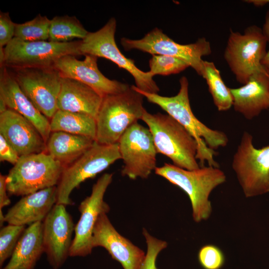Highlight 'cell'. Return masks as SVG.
Wrapping results in <instances>:
<instances>
[{"mask_svg": "<svg viewBox=\"0 0 269 269\" xmlns=\"http://www.w3.org/2000/svg\"><path fill=\"white\" fill-rule=\"evenodd\" d=\"M179 83L178 93L172 97L149 93L139 90L135 86L134 87L149 102L158 105L177 121L195 138L198 147L196 159L199 160L200 167L204 166L206 161L209 166L219 167L214 159L217 153L214 150L226 146L228 142V137L221 131L209 128L195 116L189 102L187 78L181 77Z\"/></svg>", "mask_w": 269, "mask_h": 269, "instance_id": "6da1fadb", "label": "cell"}, {"mask_svg": "<svg viewBox=\"0 0 269 269\" xmlns=\"http://www.w3.org/2000/svg\"><path fill=\"white\" fill-rule=\"evenodd\" d=\"M141 120L148 126L157 153L166 156L181 168L192 170L200 167L196 159L197 142L177 121L167 114L146 111Z\"/></svg>", "mask_w": 269, "mask_h": 269, "instance_id": "7a4b0ae2", "label": "cell"}, {"mask_svg": "<svg viewBox=\"0 0 269 269\" xmlns=\"http://www.w3.org/2000/svg\"><path fill=\"white\" fill-rule=\"evenodd\" d=\"M154 171L187 194L192 206L193 219L197 223L209 218L212 212L209 195L226 179L224 172L219 167L209 165L189 170L165 163L161 167H156Z\"/></svg>", "mask_w": 269, "mask_h": 269, "instance_id": "3957f363", "label": "cell"}, {"mask_svg": "<svg viewBox=\"0 0 269 269\" xmlns=\"http://www.w3.org/2000/svg\"><path fill=\"white\" fill-rule=\"evenodd\" d=\"M143 98L134 85L122 93L104 96L96 118L95 141L106 145L118 143L126 131L141 120L146 111Z\"/></svg>", "mask_w": 269, "mask_h": 269, "instance_id": "277c9868", "label": "cell"}, {"mask_svg": "<svg viewBox=\"0 0 269 269\" xmlns=\"http://www.w3.org/2000/svg\"><path fill=\"white\" fill-rule=\"evenodd\" d=\"M64 168L46 152L20 156L6 175L8 194L24 196L57 186Z\"/></svg>", "mask_w": 269, "mask_h": 269, "instance_id": "5b68a950", "label": "cell"}, {"mask_svg": "<svg viewBox=\"0 0 269 269\" xmlns=\"http://www.w3.org/2000/svg\"><path fill=\"white\" fill-rule=\"evenodd\" d=\"M267 43L262 28L256 25L247 27L243 34L230 29L224 57L238 83L246 84L254 74L265 68L261 62Z\"/></svg>", "mask_w": 269, "mask_h": 269, "instance_id": "8992f818", "label": "cell"}, {"mask_svg": "<svg viewBox=\"0 0 269 269\" xmlns=\"http://www.w3.org/2000/svg\"><path fill=\"white\" fill-rule=\"evenodd\" d=\"M116 26V19L112 17L99 30L89 32L81 40L80 51L82 55H91L111 60L132 75L138 89L157 94L159 88L153 79V76L148 71L144 72L138 68L134 60L125 57L119 50L115 38Z\"/></svg>", "mask_w": 269, "mask_h": 269, "instance_id": "52a82bcc", "label": "cell"}, {"mask_svg": "<svg viewBox=\"0 0 269 269\" xmlns=\"http://www.w3.org/2000/svg\"><path fill=\"white\" fill-rule=\"evenodd\" d=\"M121 159L118 143L101 144L95 140L92 145L74 162L65 167L57 185L56 204H73L72 191L85 180L95 177L117 160Z\"/></svg>", "mask_w": 269, "mask_h": 269, "instance_id": "ba28073f", "label": "cell"}, {"mask_svg": "<svg viewBox=\"0 0 269 269\" xmlns=\"http://www.w3.org/2000/svg\"><path fill=\"white\" fill-rule=\"evenodd\" d=\"M80 43L81 40L25 41L14 37L4 47L3 66L9 69L54 67L62 56L82 55Z\"/></svg>", "mask_w": 269, "mask_h": 269, "instance_id": "9c48e42d", "label": "cell"}, {"mask_svg": "<svg viewBox=\"0 0 269 269\" xmlns=\"http://www.w3.org/2000/svg\"><path fill=\"white\" fill-rule=\"evenodd\" d=\"M232 165L246 197L269 192V145L256 148L252 135L244 132Z\"/></svg>", "mask_w": 269, "mask_h": 269, "instance_id": "30bf717a", "label": "cell"}, {"mask_svg": "<svg viewBox=\"0 0 269 269\" xmlns=\"http://www.w3.org/2000/svg\"><path fill=\"white\" fill-rule=\"evenodd\" d=\"M121 44L126 51L136 49L152 55H166L180 59L187 62L201 76L204 70L202 57L212 53L210 43L205 37L199 38L194 43L181 44L158 28L152 29L141 39L122 38Z\"/></svg>", "mask_w": 269, "mask_h": 269, "instance_id": "8fae6325", "label": "cell"}, {"mask_svg": "<svg viewBox=\"0 0 269 269\" xmlns=\"http://www.w3.org/2000/svg\"><path fill=\"white\" fill-rule=\"evenodd\" d=\"M118 143L124 162L122 175L131 179L147 178L156 167L157 153L149 129L135 122L126 131Z\"/></svg>", "mask_w": 269, "mask_h": 269, "instance_id": "7c38bea8", "label": "cell"}, {"mask_svg": "<svg viewBox=\"0 0 269 269\" xmlns=\"http://www.w3.org/2000/svg\"><path fill=\"white\" fill-rule=\"evenodd\" d=\"M19 87L35 107L51 119L58 110L62 77L54 67L11 69Z\"/></svg>", "mask_w": 269, "mask_h": 269, "instance_id": "4fadbf2b", "label": "cell"}, {"mask_svg": "<svg viewBox=\"0 0 269 269\" xmlns=\"http://www.w3.org/2000/svg\"><path fill=\"white\" fill-rule=\"evenodd\" d=\"M113 176L112 173L103 174L93 185L91 195L81 202L78 208L81 215L75 226L69 257H86L91 254L93 232L98 217L110 210L104 197Z\"/></svg>", "mask_w": 269, "mask_h": 269, "instance_id": "5bb4252c", "label": "cell"}, {"mask_svg": "<svg viewBox=\"0 0 269 269\" xmlns=\"http://www.w3.org/2000/svg\"><path fill=\"white\" fill-rule=\"evenodd\" d=\"M63 204H56L42 222L44 253L53 269H59L69 257L75 226Z\"/></svg>", "mask_w": 269, "mask_h": 269, "instance_id": "9a60e30c", "label": "cell"}, {"mask_svg": "<svg viewBox=\"0 0 269 269\" xmlns=\"http://www.w3.org/2000/svg\"><path fill=\"white\" fill-rule=\"evenodd\" d=\"M85 56L83 60H79L73 55L62 56L55 62L54 67L59 71L62 77L86 84L103 98L122 93L130 87L127 84L105 77L98 68V57L91 55Z\"/></svg>", "mask_w": 269, "mask_h": 269, "instance_id": "2e32d148", "label": "cell"}, {"mask_svg": "<svg viewBox=\"0 0 269 269\" xmlns=\"http://www.w3.org/2000/svg\"><path fill=\"white\" fill-rule=\"evenodd\" d=\"M107 214L101 213L95 224L92 240L93 248H105L124 269H139L145 257L144 252L119 233Z\"/></svg>", "mask_w": 269, "mask_h": 269, "instance_id": "e0dca14e", "label": "cell"}, {"mask_svg": "<svg viewBox=\"0 0 269 269\" xmlns=\"http://www.w3.org/2000/svg\"><path fill=\"white\" fill-rule=\"evenodd\" d=\"M0 134L19 156L46 152V142L37 129L12 110L7 109L0 114Z\"/></svg>", "mask_w": 269, "mask_h": 269, "instance_id": "ac0fdd59", "label": "cell"}, {"mask_svg": "<svg viewBox=\"0 0 269 269\" xmlns=\"http://www.w3.org/2000/svg\"><path fill=\"white\" fill-rule=\"evenodd\" d=\"M0 97L8 109L16 112L30 121L46 143L51 133L50 121L24 94L11 71L4 66L0 67Z\"/></svg>", "mask_w": 269, "mask_h": 269, "instance_id": "d6986e66", "label": "cell"}, {"mask_svg": "<svg viewBox=\"0 0 269 269\" xmlns=\"http://www.w3.org/2000/svg\"><path fill=\"white\" fill-rule=\"evenodd\" d=\"M230 90L234 110L247 120L269 109V71L266 68L254 74L242 87Z\"/></svg>", "mask_w": 269, "mask_h": 269, "instance_id": "ffe728a7", "label": "cell"}, {"mask_svg": "<svg viewBox=\"0 0 269 269\" xmlns=\"http://www.w3.org/2000/svg\"><path fill=\"white\" fill-rule=\"evenodd\" d=\"M57 186L24 196L4 215L8 224L25 226L43 222L57 203Z\"/></svg>", "mask_w": 269, "mask_h": 269, "instance_id": "44dd1931", "label": "cell"}, {"mask_svg": "<svg viewBox=\"0 0 269 269\" xmlns=\"http://www.w3.org/2000/svg\"><path fill=\"white\" fill-rule=\"evenodd\" d=\"M103 97L90 87L78 81L62 77L57 99L59 110L90 115L96 119Z\"/></svg>", "mask_w": 269, "mask_h": 269, "instance_id": "7402d4cb", "label": "cell"}, {"mask_svg": "<svg viewBox=\"0 0 269 269\" xmlns=\"http://www.w3.org/2000/svg\"><path fill=\"white\" fill-rule=\"evenodd\" d=\"M42 229V222L26 228L9 261L2 269H34L44 253Z\"/></svg>", "mask_w": 269, "mask_h": 269, "instance_id": "603a6c76", "label": "cell"}, {"mask_svg": "<svg viewBox=\"0 0 269 269\" xmlns=\"http://www.w3.org/2000/svg\"><path fill=\"white\" fill-rule=\"evenodd\" d=\"M94 141L86 136L53 132L46 141V152L65 167L81 156Z\"/></svg>", "mask_w": 269, "mask_h": 269, "instance_id": "cb8c5ba5", "label": "cell"}, {"mask_svg": "<svg viewBox=\"0 0 269 269\" xmlns=\"http://www.w3.org/2000/svg\"><path fill=\"white\" fill-rule=\"evenodd\" d=\"M51 132H63L90 137L95 140L96 119L83 113L58 110L50 121Z\"/></svg>", "mask_w": 269, "mask_h": 269, "instance_id": "d4e9b609", "label": "cell"}, {"mask_svg": "<svg viewBox=\"0 0 269 269\" xmlns=\"http://www.w3.org/2000/svg\"><path fill=\"white\" fill-rule=\"evenodd\" d=\"M202 77L205 79L213 102L219 111H226L233 106L230 90L223 81L220 71L213 62L203 60Z\"/></svg>", "mask_w": 269, "mask_h": 269, "instance_id": "484cf974", "label": "cell"}, {"mask_svg": "<svg viewBox=\"0 0 269 269\" xmlns=\"http://www.w3.org/2000/svg\"><path fill=\"white\" fill-rule=\"evenodd\" d=\"M88 32L75 16H56L50 19L48 40L55 42H69L75 38L82 40Z\"/></svg>", "mask_w": 269, "mask_h": 269, "instance_id": "4316f807", "label": "cell"}, {"mask_svg": "<svg viewBox=\"0 0 269 269\" xmlns=\"http://www.w3.org/2000/svg\"><path fill=\"white\" fill-rule=\"evenodd\" d=\"M50 19L40 14L22 23H15L14 37L25 41L49 39Z\"/></svg>", "mask_w": 269, "mask_h": 269, "instance_id": "83f0119b", "label": "cell"}, {"mask_svg": "<svg viewBox=\"0 0 269 269\" xmlns=\"http://www.w3.org/2000/svg\"><path fill=\"white\" fill-rule=\"evenodd\" d=\"M149 66L148 72L153 76L177 74L190 67L187 62L180 59L161 55H152L149 60Z\"/></svg>", "mask_w": 269, "mask_h": 269, "instance_id": "f1b7e54d", "label": "cell"}, {"mask_svg": "<svg viewBox=\"0 0 269 269\" xmlns=\"http://www.w3.org/2000/svg\"><path fill=\"white\" fill-rule=\"evenodd\" d=\"M25 226L8 224L0 230V267L10 258L25 229Z\"/></svg>", "mask_w": 269, "mask_h": 269, "instance_id": "f546056e", "label": "cell"}, {"mask_svg": "<svg viewBox=\"0 0 269 269\" xmlns=\"http://www.w3.org/2000/svg\"><path fill=\"white\" fill-rule=\"evenodd\" d=\"M198 260L204 269H221L225 264V256L222 250L213 245L202 246L198 253Z\"/></svg>", "mask_w": 269, "mask_h": 269, "instance_id": "4dcf8cb0", "label": "cell"}, {"mask_svg": "<svg viewBox=\"0 0 269 269\" xmlns=\"http://www.w3.org/2000/svg\"><path fill=\"white\" fill-rule=\"evenodd\" d=\"M147 245V251L144 261L139 269H159L157 268L156 261L159 253L167 246L166 242L151 236L144 228L142 229Z\"/></svg>", "mask_w": 269, "mask_h": 269, "instance_id": "1f68e13d", "label": "cell"}, {"mask_svg": "<svg viewBox=\"0 0 269 269\" xmlns=\"http://www.w3.org/2000/svg\"><path fill=\"white\" fill-rule=\"evenodd\" d=\"M15 23L8 12H0V47H5L14 37Z\"/></svg>", "mask_w": 269, "mask_h": 269, "instance_id": "d6a6232c", "label": "cell"}, {"mask_svg": "<svg viewBox=\"0 0 269 269\" xmlns=\"http://www.w3.org/2000/svg\"><path fill=\"white\" fill-rule=\"evenodd\" d=\"M19 157L15 149L0 134V161H7L14 165Z\"/></svg>", "mask_w": 269, "mask_h": 269, "instance_id": "836d02e7", "label": "cell"}, {"mask_svg": "<svg viewBox=\"0 0 269 269\" xmlns=\"http://www.w3.org/2000/svg\"><path fill=\"white\" fill-rule=\"evenodd\" d=\"M6 175L0 174V211L10 203L7 195L6 188Z\"/></svg>", "mask_w": 269, "mask_h": 269, "instance_id": "e575fe53", "label": "cell"}, {"mask_svg": "<svg viewBox=\"0 0 269 269\" xmlns=\"http://www.w3.org/2000/svg\"><path fill=\"white\" fill-rule=\"evenodd\" d=\"M263 33L269 42V10L266 14L265 22L262 28ZM262 65L269 71V49L261 62Z\"/></svg>", "mask_w": 269, "mask_h": 269, "instance_id": "d590c367", "label": "cell"}, {"mask_svg": "<svg viewBox=\"0 0 269 269\" xmlns=\"http://www.w3.org/2000/svg\"><path fill=\"white\" fill-rule=\"evenodd\" d=\"M247 3H252L257 7H261L269 3V0H244Z\"/></svg>", "mask_w": 269, "mask_h": 269, "instance_id": "8d00e7d4", "label": "cell"}, {"mask_svg": "<svg viewBox=\"0 0 269 269\" xmlns=\"http://www.w3.org/2000/svg\"><path fill=\"white\" fill-rule=\"evenodd\" d=\"M7 109L5 102L0 97V114L5 112Z\"/></svg>", "mask_w": 269, "mask_h": 269, "instance_id": "74e56055", "label": "cell"}]
</instances>
